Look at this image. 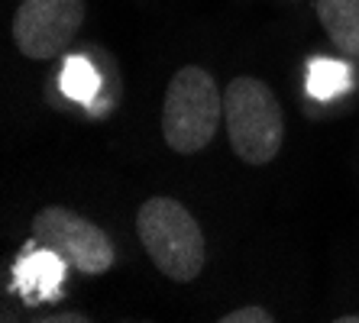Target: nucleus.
Listing matches in <instances>:
<instances>
[{"instance_id":"f257e3e1","label":"nucleus","mask_w":359,"mask_h":323,"mask_svg":"<svg viewBox=\"0 0 359 323\" xmlns=\"http://www.w3.org/2000/svg\"><path fill=\"white\" fill-rule=\"evenodd\" d=\"M136 233L152 266L178 284L194 282L204 268V236L194 214L175 198H149L136 214Z\"/></svg>"},{"instance_id":"f03ea898","label":"nucleus","mask_w":359,"mask_h":323,"mask_svg":"<svg viewBox=\"0 0 359 323\" xmlns=\"http://www.w3.org/2000/svg\"><path fill=\"white\" fill-rule=\"evenodd\" d=\"M224 116V94L201 65H184L168 81L162 104V136L178 156L208 149Z\"/></svg>"},{"instance_id":"7ed1b4c3","label":"nucleus","mask_w":359,"mask_h":323,"mask_svg":"<svg viewBox=\"0 0 359 323\" xmlns=\"http://www.w3.org/2000/svg\"><path fill=\"white\" fill-rule=\"evenodd\" d=\"M226 136L233 152L250 165H269L285 139V120L276 91L266 81L240 75L224 94Z\"/></svg>"},{"instance_id":"20e7f679","label":"nucleus","mask_w":359,"mask_h":323,"mask_svg":"<svg viewBox=\"0 0 359 323\" xmlns=\"http://www.w3.org/2000/svg\"><path fill=\"white\" fill-rule=\"evenodd\" d=\"M33 246L59 252L72 268L84 275H104L114 266V242L91 220L72 214L68 207H42L33 220Z\"/></svg>"},{"instance_id":"39448f33","label":"nucleus","mask_w":359,"mask_h":323,"mask_svg":"<svg viewBox=\"0 0 359 323\" xmlns=\"http://www.w3.org/2000/svg\"><path fill=\"white\" fill-rule=\"evenodd\" d=\"M84 26V0H20L13 13V42L20 55L49 62L72 46Z\"/></svg>"},{"instance_id":"423d86ee","label":"nucleus","mask_w":359,"mask_h":323,"mask_svg":"<svg viewBox=\"0 0 359 323\" xmlns=\"http://www.w3.org/2000/svg\"><path fill=\"white\" fill-rule=\"evenodd\" d=\"M318 20L343 55L359 58V0H318Z\"/></svg>"},{"instance_id":"0eeeda50","label":"nucleus","mask_w":359,"mask_h":323,"mask_svg":"<svg viewBox=\"0 0 359 323\" xmlns=\"http://www.w3.org/2000/svg\"><path fill=\"white\" fill-rule=\"evenodd\" d=\"M62 266H68V262L52 249H42L36 256H29V249H26L23 262H20V288L46 291L49 298H55V288L62 282Z\"/></svg>"},{"instance_id":"6e6552de","label":"nucleus","mask_w":359,"mask_h":323,"mask_svg":"<svg viewBox=\"0 0 359 323\" xmlns=\"http://www.w3.org/2000/svg\"><path fill=\"white\" fill-rule=\"evenodd\" d=\"M346 84H350V68L343 65V62H314L311 65V75H308V91L320 100H330L337 97L340 91H346Z\"/></svg>"},{"instance_id":"1a4fd4ad","label":"nucleus","mask_w":359,"mask_h":323,"mask_svg":"<svg viewBox=\"0 0 359 323\" xmlns=\"http://www.w3.org/2000/svg\"><path fill=\"white\" fill-rule=\"evenodd\" d=\"M62 91L75 100H88L97 91V71H94L84 58H72L65 68H62Z\"/></svg>"},{"instance_id":"9d476101","label":"nucleus","mask_w":359,"mask_h":323,"mask_svg":"<svg viewBox=\"0 0 359 323\" xmlns=\"http://www.w3.org/2000/svg\"><path fill=\"white\" fill-rule=\"evenodd\" d=\"M220 323H276V317L266 307H236V310H226Z\"/></svg>"},{"instance_id":"9b49d317","label":"nucleus","mask_w":359,"mask_h":323,"mask_svg":"<svg viewBox=\"0 0 359 323\" xmlns=\"http://www.w3.org/2000/svg\"><path fill=\"white\" fill-rule=\"evenodd\" d=\"M46 320H49V323H52V320H81V323H84L88 317H81V314H59V317H46Z\"/></svg>"},{"instance_id":"f8f14e48","label":"nucleus","mask_w":359,"mask_h":323,"mask_svg":"<svg viewBox=\"0 0 359 323\" xmlns=\"http://www.w3.org/2000/svg\"><path fill=\"white\" fill-rule=\"evenodd\" d=\"M337 323H359V317H337Z\"/></svg>"}]
</instances>
